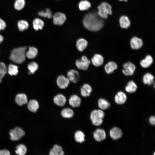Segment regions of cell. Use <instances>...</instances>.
Returning <instances> with one entry per match:
<instances>
[{"label": "cell", "mask_w": 155, "mask_h": 155, "mask_svg": "<svg viewBox=\"0 0 155 155\" xmlns=\"http://www.w3.org/2000/svg\"><path fill=\"white\" fill-rule=\"evenodd\" d=\"M83 23L86 28L93 32L99 30L103 28L104 24L103 19L96 12L86 14L84 18Z\"/></svg>", "instance_id": "obj_1"}, {"label": "cell", "mask_w": 155, "mask_h": 155, "mask_svg": "<svg viewBox=\"0 0 155 155\" xmlns=\"http://www.w3.org/2000/svg\"><path fill=\"white\" fill-rule=\"evenodd\" d=\"M26 46L19 47L11 51L9 58L13 62L17 64L23 63L26 59Z\"/></svg>", "instance_id": "obj_2"}, {"label": "cell", "mask_w": 155, "mask_h": 155, "mask_svg": "<svg viewBox=\"0 0 155 155\" xmlns=\"http://www.w3.org/2000/svg\"><path fill=\"white\" fill-rule=\"evenodd\" d=\"M105 113L103 110L100 109H95L90 113V118L92 124L95 126H99L103 123V119Z\"/></svg>", "instance_id": "obj_3"}, {"label": "cell", "mask_w": 155, "mask_h": 155, "mask_svg": "<svg viewBox=\"0 0 155 155\" xmlns=\"http://www.w3.org/2000/svg\"><path fill=\"white\" fill-rule=\"evenodd\" d=\"M98 15L102 19L107 18L112 14V6L108 3L102 2L98 7Z\"/></svg>", "instance_id": "obj_4"}, {"label": "cell", "mask_w": 155, "mask_h": 155, "mask_svg": "<svg viewBox=\"0 0 155 155\" xmlns=\"http://www.w3.org/2000/svg\"><path fill=\"white\" fill-rule=\"evenodd\" d=\"M9 134L11 140L16 141L18 140L23 137L25 135V133L22 129L17 127L11 130Z\"/></svg>", "instance_id": "obj_5"}, {"label": "cell", "mask_w": 155, "mask_h": 155, "mask_svg": "<svg viewBox=\"0 0 155 155\" xmlns=\"http://www.w3.org/2000/svg\"><path fill=\"white\" fill-rule=\"evenodd\" d=\"M90 63V61L87 57L83 56L81 59L76 60L75 64L79 69L86 70L88 69Z\"/></svg>", "instance_id": "obj_6"}, {"label": "cell", "mask_w": 155, "mask_h": 155, "mask_svg": "<svg viewBox=\"0 0 155 155\" xmlns=\"http://www.w3.org/2000/svg\"><path fill=\"white\" fill-rule=\"evenodd\" d=\"M53 23L57 25H61L65 22L66 17L63 13L58 12L53 15Z\"/></svg>", "instance_id": "obj_7"}, {"label": "cell", "mask_w": 155, "mask_h": 155, "mask_svg": "<svg viewBox=\"0 0 155 155\" xmlns=\"http://www.w3.org/2000/svg\"><path fill=\"white\" fill-rule=\"evenodd\" d=\"M56 83L57 86L60 88L64 89L69 86L70 81L67 78L63 75H60L57 77Z\"/></svg>", "instance_id": "obj_8"}, {"label": "cell", "mask_w": 155, "mask_h": 155, "mask_svg": "<svg viewBox=\"0 0 155 155\" xmlns=\"http://www.w3.org/2000/svg\"><path fill=\"white\" fill-rule=\"evenodd\" d=\"M106 136L105 131L102 129H97L93 133V137L94 139L98 142H101L105 140Z\"/></svg>", "instance_id": "obj_9"}, {"label": "cell", "mask_w": 155, "mask_h": 155, "mask_svg": "<svg viewBox=\"0 0 155 155\" xmlns=\"http://www.w3.org/2000/svg\"><path fill=\"white\" fill-rule=\"evenodd\" d=\"M123 67L122 72L127 76L133 75L135 69V65L130 62L125 63L123 65Z\"/></svg>", "instance_id": "obj_10"}, {"label": "cell", "mask_w": 155, "mask_h": 155, "mask_svg": "<svg viewBox=\"0 0 155 155\" xmlns=\"http://www.w3.org/2000/svg\"><path fill=\"white\" fill-rule=\"evenodd\" d=\"M109 135L113 140H117L121 138L123 136L122 131L121 129L115 127L110 130Z\"/></svg>", "instance_id": "obj_11"}, {"label": "cell", "mask_w": 155, "mask_h": 155, "mask_svg": "<svg viewBox=\"0 0 155 155\" xmlns=\"http://www.w3.org/2000/svg\"><path fill=\"white\" fill-rule=\"evenodd\" d=\"M54 103L57 106L63 107L66 104L67 100L65 96L61 94H58L53 98Z\"/></svg>", "instance_id": "obj_12"}, {"label": "cell", "mask_w": 155, "mask_h": 155, "mask_svg": "<svg viewBox=\"0 0 155 155\" xmlns=\"http://www.w3.org/2000/svg\"><path fill=\"white\" fill-rule=\"evenodd\" d=\"M127 99V96L126 94L121 91L118 92L114 97L115 102L119 105H122L124 104Z\"/></svg>", "instance_id": "obj_13"}, {"label": "cell", "mask_w": 155, "mask_h": 155, "mask_svg": "<svg viewBox=\"0 0 155 155\" xmlns=\"http://www.w3.org/2000/svg\"><path fill=\"white\" fill-rule=\"evenodd\" d=\"M68 102L69 104L73 108H77L80 105L81 99L77 95L73 94L70 97Z\"/></svg>", "instance_id": "obj_14"}, {"label": "cell", "mask_w": 155, "mask_h": 155, "mask_svg": "<svg viewBox=\"0 0 155 155\" xmlns=\"http://www.w3.org/2000/svg\"><path fill=\"white\" fill-rule=\"evenodd\" d=\"M67 77L70 81L73 83H77L80 78L79 72L74 69L71 70L68 72Z\"/></svg>", "instance_id": "obj_15"}, {"label": "cell", "mask_w": 155, "mask_h": 155, "mask_svg": "<svg viewBox=\"0 0 155 155\" xmlns=\"http://www.w3.org/2000/svg\"><path fill=\"white\" fill-rule=\"evenodd\" d=\"M130 46L133 49H138L140 48L143 44L142 40L137 37H133L131 40Z\"/></svg>", "instance_id": "obj_16"}, {"label": "cell", "mask_w": 155, "mask_h": 155, "mask_svg": "<svg viewBox=\"0 0 155 155\" xmlns=\"http://www.w3.org/2000/svg\"><path fill=\"white\" fill-rule=\"evenodd\" d=\"M80 91L81 95L83 97H86L90 96L92 91V88L90 85L85 84L81 87Z\"/></svg>", "instance_id": "obj_17"}, {"label": "cell", "mask_w": 155, "mask_h": 155, "mask_svg": "<svg viewBox=\"0 0 155 155\" xmlns=\"http://www.w3.org/2000/svg\"><path fill=\"white\" fill-rule=\"evenodd\" d=\"M64 154L62 147L57 144L54 145L49 153V155H64Z\"/></svg>", "instance_id": "obj_18"}, {"label": "cell", "mask_w": 155, "mask_h": 155, "mask_svg": "<svg viewBox=\"0 0 155 155\" xmlns=\"http://www.w3.org/2000/svg\"><path fill=\"white\" fill-rule=\"evenodd\" d=\"M15 101L18 105L22 106L24 104L27 103L28 102L27 97L24 94H18L16 96Z\"/></svg>", "instance_id": "obj_19"}, {"label": "cell", "mask_w": 155, "mask_h": 155, "mask_svg": "<svg viewBox=\"0 0 155 155\" xmlns=\"http://www.w3.org/2000/svg\"><path fill=\"white\" fill-rule=\"evenodd\" d=\"M92 64L96 67H99L104 62L103 57L99 54H95L91 59Z\"/></svg>", "instance_id": "obj_20"}, {"label": "cell", "mask_w": 155, "mask_h": 155, "mask_svg": "<svg viewBox=\"0 0 155 155\" xmlns=\"http://www.w3.org/2000/svg\"><path fill=\"white\" fill-rule=\"evenodd\" d=\"M119 24L121 27L127 29L130 25V22L128 18L125 16H121L119 20Z\"/></svg>", "instance_id": "obj_21"}, {"label": "cell", "mask_w": 155, "mask_h": 155, "mask_svg": "<svg viewBox=\"0 0 155 155\" xmlns=\"http://www.w3.org/2000/svg\"><path fill=\"white\" fill-rule=\"evenodd\" d=\"M61 115L64 118L70 119L73 117L74 112L72 109L69 108H65L61 111Z\"/></svg>", "instance_id": "obj_22"}, {"label": "cell", "mask_w": 155, "mask_h": 155, "mask_svg": "<svg viewBox=\"0 0 155 155\" xmlns=\"http://www.w3.org/2000/svg\"><path fill=\"white\" fill-rule=\"evenodd\" d=\"M117 64L113 61H110L106 64L104 67V69L106 72L108 74L113 73L117 69Z\"/></svg>", "instance_id": "obj_23"}, {"label": "cell", "mask_w": 155, "mask_h": 155, "mask_svg": "<svg viewBox=\"0 0 155 155\" xmlns=\"http://www.w3.org/2000/svg\"><path fill=\"white\" fill-rule=\"evenodd\" d=\"M28 108L31 112L35 113L39 108V105L38 102L35 100H30L28 104Z\"/></svg>", "instance_id": "obj_24"}, {"label": "cell", "mask_w": 155, "mask_h": 155, "mask_svg": "<svg viewBox=\"0 0 155 155\" xmlns=\"http://www.w3.org/2000/svg\"><path fill=\"white\" fill-rule=\"evenodd\" d=\"M137 89V86L135 83L133 81H130L128 82L125 87L126 91L129 93L135 92Z\"/></svg>", "instance_id": "obj_25"}, {"label": "cell", "mask_w": 155, "mask_h": 155, "mask_svg": "<svg viewBox=\"0 0 155 155\" xmlns=\"http://www.w3.org/2000/svg\"><path fill=\"white\" fill-rule=\"evenodd\" d=\"M85 135L82 131L78 130L74 133V138L75 141L79 143H82L85 141Z\"/></svg>", "instance_id": "obj_26"}, {"label": "cell", "mask_w": 155, "mask_h": 155, "mask_svg": "<svg viewBox=\"0 0 155 155\" xmlns=\"http://www.w3.org/2000/svg\"><path fill=\"white\" fill-rule=\"evenodd\" d=\"M153 62L152 57L150 55L146 56L145 58L142 60L140 64L144 68H147L150 67Z\"/></svg>", "instance_id": "obj_27"}, {"label": "cell", "mask_w": 155, "mask_h": 155, "mask_svg": "<svg viewBox=\"0 0 155 155\" xmlns=\"http://www.w3.org/2000/svg\"><path fill=\"white\" fill-rule=\"evenodd\" d=\"M98 107L102 110L108 108L111 106V104L108 101L102 98L98 99Z\"/></svg>", "instance_id": "obj_28"}, {"label": "cell", "mask_w": 155, "mask_h": 155, "mask_svg": "<svg viewBox=\"0 0 155 155\" xmlns=\"http://www.w3.org/2000/svg\"><path fill=\"white\" fill-rule=\"evenodd\" d=\"M38 53V50L36 48L33 46L30 47L26 52V56L29 59H33L36 56Z\"/></svg>", "instance_id": "obj_29"}, {"label": "cell", "mask_w": 155, "mask_h": 155, "mask_svg": "<svg viewBox=\"0 0 155 155\" xmlns=\"http://www.w3.org/2000/svg\"><path fill=\"white\" fill-rule=\"evenodd\" d=\"M88 44V42L86 40L81 38L77 40L76 46L77 49L79 51H82L86 48Z\"/></svg>", "instance_id": "obj_30"}, {"label": "cell", "mask_w": 155, "mask_h": 155, "mask_svg": "<svg viewBox=\"0 0 155 155\" xmlns=\"http://www.w3.org/2000/svg\"><path fill=\"white\" fill-rule=\"evenodd\" d=\"M32 24L33 28L36 30L42 29L44 25V22L38 18L34 20Z\"/></svg>", "instance_id": "obj_31"}, {"label": "cell", "mask_w": 155, "mask_h": 155, "mask_svg": "<svg viewBox=\"0 0 155 155\" xmlns=\"http://www.w3.org/2000/svg\"><path fill=\"white\" fill-rule=\"evenodd\" d=\"M154 77L151 73H147L143 76V81L144 84L150 85L152 84L154 81Z\"/></svg>", "instance_id": "obj_32"}, {"label": "cell", "mask_w": 155, "mask_h": 155, "mask_svg": "<svg viewBox=\"0 0 155 155\" xmlns=\"http://www.w3.org/2000/svg\"><path fill=\"white\" fill-rule=\"evenodd\" d=\"M91 7L90 3L86 0L81 1L78 4L79 8L81 11L87 10Z\"/></svg>", "instance_id": "obj_33"}, {"label": "cell", "mask_w": 155, "mask_h": 155, "mask_svg": "<svg viewBox=\"0 0 155 155\" xmlns=\"http://www.w3.org/2000/svg\"><path fill=\"white\" fill-rule=\"evenodd\" d=\"M27 148L24 144H20L16 147V153L18 155H25L27 152Z\"/></svg>", "instance_id": "obj_34"}, {"label": "cell", "mask_w": 155, "mask_h": 155, "mask_svg": "<svg viewBox=\"0 0 155 155\" xmlns=\"http://www.w3.org/2000/svg\"><path fill=\"white\" fill-rule=\"evenodd\" d=\"M8 72L9 74L11 75H16L18 72V67L13 64H10L8 68Z\"/></svg>", "instance_id": "obj_35"}, {"label": "cell", "mask_w": 155, "mask_h": 155, "mask_svg": "<svg viewBox=\"0 0 155 155\" xmlns=\"http://www.w3.org/2000/svg\"><path fill=\"white\" fill-rule=\"evenodd\" d=\"M7 71V68L5 64L0 62V83L2 81V79L6 74Z\"/></svg>", "instance_id": "obj_36"}, {"label": "cell", "mask_w": 155, "mask_h": 155, "mask_svg": "<svg viewBox=\"0 0 155 155\" xmlns=\"http://www.w3.org/2000/svg\"><path fill=\"white\" fill-rule=\"evenodd\" d=\"M18 26L19 30L21 31H23L28 29L29 24L26 21L21 20L18 22Z\"/></svg>", "instance_id": "obj_37"}, {"label": "cell", "mask_w": 155, "mask_h": 155, "mask_svg": "<svg viewBox=\"0 0 155 155\" xmlns=\"http://www.w3.org/2000/svg\"><path fill=\"white\" fill-rule=\"evenodd\" d=\"M28 68L30 71L29 74H34L38 69V65L36 62H32L28 64Z\"/></svg>", "instance_id": "obj_38"}, {"label": "cell", "mask_w": 155, "mask_h": 155, "mask_svg": "<svg viewBox=\"0 0 155 155\" xmlns=\"http://www.w3.org/2000/svg\"><path fill=\"white\" fill-rule=\"evenodd\" d=\"M38 14L40 16L50 19L52 17L51 11L50 9H46L45 11H40L38 12Z\"/></svg>", "instance_id": "obj_39"}, {"label": "cell", "mask_w": 155, "mask_h": 155, "mask_svg": "<svg viewBox=\"0 0 155 155\" xmlns=\"http://www.w3.org/2000/svg\"><path fill=\"white\" fill-rule=\"evenodd\" d=\"M25 5L24 0H16L14 3V7L16 9L20 10L24 7Z\"/></svg>", "instance_id": "obj_40"}, {"label": "cell", "mask_w": 155, "mask_h": 155, "mask_svg": "<svg viewBox=\"0 0 155 155\" xmlns=\"http://www.w3.org/2000/svg\"><path fill=\"white\" fill-rule=\"evenodd\" d=\"M6 27L5 23L3 20L0 18V30H4Z\"/></svg>", "instance_id": "obj_41"}, {"label": "cell", "mask_w": 155, "mask_h": 155, "mask_svg": "<svg viewBox=\"0 0 155 155\" xmlns=\"http://www.w3.org/2000/svg\"><path fill=\"white\" fill-rule=\"evenodd\" d=\"M0 155H10V153L8 150L5 149L1 150Z\"/></svg>", "instance_id": "obj_42"}, {"label": "cell", "mask_w": 155, "mask_h": 155, "mask_svg": "<svg viewBox=\"0 0 155 155\" xmlns=\"http://www.w3.org/2000/svg\"><path fill=\"white\" fill-rule=\"evenodd\" d=\"M149 121L150 124L154 125L155 124V117L154 116H152L150 117L149 119Z\"/></svg>", "instance_id": "obj_43"}, {"label": "cell", "mask_w": 155, "mask_h": 155, "mask_svg": "<svg viewBox=\"0 0 155 155\" xmlns=\"http://www.w3.org/2000/svg\"><path fill=\"white\" fill-rule=\"evenodd\" d=\"M3 36L0 34V44L3 41Z\"/></svg>", "instance_id": "obj_44"}, {"label": "cell", "mask_w": 155, "mask_h": 155, "mask_svg": "<svg viewBox=\"0 0 155 155\" xmlns=\"http://www.w3.org/2000/svg\"><path fill=\"white\" fill-rule=\"evenodd\" d=\"M119 0L120 1H124L125 2H126L128 1V0Z\"/></svg>", "instance_id": "obj_45"}, {"label": "cell", "mask_w": 155, "mask_h": 155, "mask_svg": "<svg viewBox=\"0 0 155 155\" xmlns=\"http://www.w3.org/2000/svg\"><path fill=\"white\" fill-rule=\"evenodd\" d=\"M154 155H155V152L154 153Z\"/></svg>", "instance_id": "obj_46"}]
</instances>
